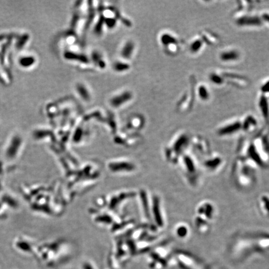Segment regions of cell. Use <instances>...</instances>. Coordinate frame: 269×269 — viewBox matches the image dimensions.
<instances>
[{"mask_svg":"<svg viewBox=\"0 0 269 269\" xmlns=\"http://www.w3.org/2000/svg\"><path fill=\"white\" fill-rule=\"evenodd\" d=\"M237 157L255 169L269 166V128L265 126L253 137L242 138L238 144Z\"/></svg>","mask_w":269,"mask_h":269,"instance_id":"cell-1","label":"cell"},{"mask_svg":"<svg viewBox=\"0 0 269 269\" xmlns=\"http://www.w3.org/2000/svg\"><path fill=\"white\" fill-rule=\"evenodd\" d=\"M269 251V234L264 232L247 233L237 236L232 243L230 254L241 260L252 253Z\"/></svg>","mask_w":269,"mask_h":269,"instance_id":"cell-2","label":"cell"},{"mask_svg":"<svg viewBox=\"0 0 269 269\" xmlns=\"http://www.w3.org/2000/svg\"><path fill=\"white\" fill-rule=\"evenodd\" d=\"M256 171L249 164L236 157L232 169L233 183L239 189L246 190L253 188L256 182Z\"/></svg>","mask_w":269,"mask_h":269,"instance_id":"cell-3","label":"cell"},{"mask_svg":"<svg viewBox=\"0 0 269 269\" xmlns=\"http://www.w3.org/2000/svg\"><path fill=\"white\" fill-rule=\"evenodd\" d=\"M218 216V209L213 201H202L196 207L195 221L199 222L212 225Z\"/></svg>","mask_w":269,"mask_h":269,"instance_id":"cell-4","label":"cell"},{"mask_svg":"<svg viewBox=\"0 0 269 269\" xmlns=\"http://www.w3.org/2000/svg\"><path fill=\"white\" fill-rule=\"evenodd\" d=\"M226 165V160L219 153L211 152L201 161V166L210 175L219 173Z\"/></svg>","mask_w":269,"mask_h":269,"instance_id":"cell-5","label":"cell"},{"mask_svg":"<svg viewBox=\"0 0 269 269\" xmlns=\"http://www.w3.org/2000/svg\"><path fill=\"white\" fill-rule=\"evenodd\" d=\"M236 24L240 27H259L264 25L260 15L249 11H236L234 14Z\"/></svg>","mask_w":269,"mask_h":269,"instance_id":"cell-6","label":"cell"},{"mask_svg":"<svg viewBox=\"0 0 269 269\" xmlns=\"http://www.w3.org/2000/svg\"><path fill=\"white\" fill-rule=\"evenodd\" d=\"M242 132L241 118H233L219 125L215 130L217 135L219 137L227 138L234 136Z\"/></svg>","mask_w":269,"mask_h":269,"instance_id":"cell-7","label":"cell"},{"mask_svg":"<svg viewBox=\"0 0 269 269\" xmlns=\"http://www.w3.org/2000/svg\"><path fill=\"white\" fill-rule=\"evenodd\" d=\"M219 71L227 84L239 88H247L250 84L249 79L242 74L226 70Z\"/></svg>","mask_w":269,"mask_h":269,"instance_id":"cell-8","label":"cell"},{"mask_svg":"<svg viewBox=\"0 0 269 269\" xmlns=\"http://www.w3.org/2000/svg\"><path fill=\"white\" fill-rule=\"evenodd\" d=\"M190 143L194 153V156L201 161L211 152L208 141L203 137H196L193 138L191 140Z\"/></svg>","mask_w":269,"mask_h":269,"instance_id":"cell-9","label":"cell"},{"mask_svg":"<svg viewBox=\"0 0 269 269\" xmlns=\"http://www.w3.org/2000/svg\"><path fill=\"white\" fill-rule=\"evenodd\" d=\"M219 61L224 64H234L239 61L241 53L236 48L227 47L222 49L218 54Z\"/></svg>","mask_w":269,"mask_h":269,"instance_id":"cell-10","label":"cell"},{"mask_svg":"<svg viewBox=\"0 0 269 269\" xmlns=\"http://www.w3.org/2000/svg\"><path fill=\"white\" fill-rule=\"evenodd\" d=\"M242 132L246 134H252L256 133L259 129V122L256 116L248 114L245 115L242 118Z\"/></svg>","mask_w":269,"mask_h":269,"instance_id":"cell-11","label":"cell"},{"mask_svg":"<svg viewBox=\"0 0 269 269\" xmlns=\"http://www.w3.org/2000/svg\"><path fill=\"white\" fill-rule=\"evenodd\" d=\"M257 206L260 214L269 220V192H264L259 194Z\"/></svg>","mask_w":269,"mask_h":269,"instance_id":"cell-12","label":"cell"},{"mask_svg":"<svg viewBox=\"0 0 269 269\" xmlns=\"http://www.w3.org/2000/svg\"><path fill=\"white\" fill-rule=\"evenodd\" d=\"M200 34L199 36L204 41L205 44L209 46H218L221 42L219 36L210 29H204L201 31Z\"/></svg>","mask_w":269,"mask_h":269,"instance_id":"cell-13","label":"cell"},{"mask_svg":"<svg viewBox=\"0 0 269 269\" xmlns=\"http://www.w3.org/2000/svg\"><path fill=\"white\" fill-rule=\"evenodd\" d=\"M205 45L206 44L200 36L195 37L189 44V51L194 54H199L204 50Z\"/></svg>","mask_w":269,"mask_h":269,"instance_id":"cell-14","label":"cell"},{"mask_svg":"<svg viewBox=\"0 0 269 269\" xmlns=\"http://www.w3.org/2000/svg\"><path fill=\"white\" fill-rule=\"evenodd\" d=\"M195 93L198 98L203 102H207L211 97V93L206 84L201 83L196 85Z\"/></svg>","mask_w":269,"mask_h":269,"instance_id":"cell-15","label":"cell"},{"mask_svg":"<svg viewBox=\"0 0 269 269\" xmlns=\"http://www.w3.org/2000/svg\"><path fill=\"white\" fill-rule=\"evenodd\" d=\"M209 80L217 86H222L226 84L225 80L220 71H213L209 74Z\"/></svg>","mask_w":269,"mask_h":269,"instance_id":"cell-16","label":"cell"},{"mask_svg":"<svg viewBox=\"0 0 269 269\" xmlns=\"http://www.w3.org/2000/svg\"><path fill=\"white\" fill-rule=\"evenodd\" d=\"M260 94L269 97V77L265 79L260 86Z\"/></svg>","mask_w":269,"mask_h":269,"instance_id":"cell-17","label":"cell"},{"mask_svg":"<svg viewBox=\"0 0 269 269\" xmlns=\"http://www.w3.org/2000/svg\"><path fill=\"white\" fill-rule=\"evenodd\" d=\"M189 233H190V231H189V227L186 225H181L180 227H179L178 230V235L181 237H185L187 236H188Z\"/></svg>","mask_w":269,"mask_h":269,"instance_id":"cell-18","label":"cell"},{"mask_svg":"<svg viewBox=\"0 0 269 269\" xmlns=\"http://www.w3.org/2000/svg\"><path fill=\"white\" fill-rule=\"evenodd\" d=\"M260 16L263 21V23H265L269 26V11H263L260 14Z\"/></svg>","mask_w":269,"mask_h":269,"instance_id":"cell-19","label":"cell"}]
</instances>
